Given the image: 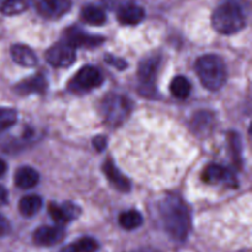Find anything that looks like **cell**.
<instances>
[{"label":"cell","mask_w":252,"mask_h":252,"mask_svg":"<svg viewBox=\"0 0 252 252\" xmlns=\"http://www.w3.org/2000/svg\"><path fill=\"white\" fill-rule=\"evenodd\" d=\"M164 229L172 240L184 243L191 231V213L181 197L170 194L159 207Z\"/></svg>","instance_id":"1"},{"label":"cell","mask_w":252,"mask_h":252,"mask_svg":"<svg viewBox=\"0 0 252 252\" xmlns=\"http://www.w3.org/2000/svg\"><path fill=\"white\" fill-rule=\"evenodd\" d=\"M194 69L204 88L211 91L220 90L228 79V70L223 59L216 54H206L197 59Z\"/></svg>","instance_id":"2"},{"label":"cell","mask_w":252,"mask_h":252,"mask_svg":"<svg viewBox=\"0 0 252 252\" xmlns=\"http://www.w3.org/2000/svg\"><path fill=\"white\" fill-rule=\"evenodd\" d=\"M212 26L221 34L238 33L246 26V14L238 2H223L212 15Z\"/></svg>","instance_id":"3"},{"label":"cell","mask_w":252,"mask_h":252,"mask_svg":"<svg viewBox=\"0 0 252 252\" xmlns=\"http://www.w3.org/2000/svg\"><path fill=\"white\" fill-rule=\"evenodd\" d=\"M129 98L121 95H110L101 103V115L103 121L112 127L122 125L132 112Z\"/></svg>","instance_id":"4"},{"label":"cell","mask_w":252,"mask_h":252,"mask_svg":"<svg viewBox=\"0 0 252 252\" xmlns=\"http://www.w3.org/2000/svg\"><path fill=\"white\" fill-rule=\"evenodd\" d=\"M103 76L97 68L93 65L83 66L69 81V90L76 94L88 93L102 84Z\"/></svg>","instance_id":"5"},{"label":"cell","mask_w":252,"mask_h":252,"mask_svg":"<svg viewBox=\"0 0 252 252\" xmlns=\"http://www.w3.org/2000/svg\"><path fill=\"white\" fill-rule=\"evenodd\" d=\"M160 66V57L153 56L140 62L138 68V78L140 81L143 95L154 94L155 91V79H157L158 70Z\"/></svg>","instance_id":"6"},{"label":"cell","mask_w":252,"mask_h":252,"mask_svg":"<svg viewBox=\"0 0 252 252\" xmlns=\"http://www.w3.org/2000/svg\"><path fill=\"white\" fill-rule=\"evenodd\" d=\"M46 59L54 68H68L76 59L75 48L65 41L58 42L46 52Z\"/></svg>","instance_id":"7"},{"label":"cell","mask_w":252,"mask_h":252,"mask_svg":"<svg viewBox=\"0 0 252 252\" xmlns=\"http://www.w3.org/2000/svg\"><path fill=\"white\" fill-rule=\"evenodd\" d=\"M36 9L46 19H59L71 9V0H36Z\"/></svg>","instance_id":"8"},{"label":"cell","mask_w":252,"mask_h":252,"mask_svg":"<svg viewBox=\"0 0 252 252\" xmlns=\"http://www.w3.org/2000/svg\"><path fill=\"white\" fill-rule=\"evenodd\" d=\"M48 212L54 223L58 225H64V224L74 220L81 213L80 207L71 202H64L62 204L51 203L48 207Z\"/></svg>","instance_id":"9"},{"label":"cell","mask_w":252,"mask_h":252,"mask_svg":"<svg viewBox=\"0 0 252 252\" xmlns=\"http://www.w3.org/2000/svg\"><path fill=\"white\" fill-rule=\"evenodd\" d=\"M105 39L101 36H93V34L85 33L78 27H70L65 32V42L70 44L74 48L78 47H86V48H95L103 43Z\"/></svg>","instance_id":"10"},{"label":"cell","mask_w":252,"mask_h":252,"mask_svg":"<svg viewBox=\"0 0 252 252\" xmlns=\"http://www.w3.org/2000/svg\"><path fill=\"white\" fill-rule=\"evenodd\" d=\"M65 236V231L61 225L41 226L33 233V243L38 246H53L61 243Z\"/></svg>","instance_id":"11"},{"label":"cell","mask_w":252,"mask_h":252,"mask_svg":"<svg viewBox=\"0 0 252 252\" xmlns=\"http://www.w3.org/2000/svg\"><path fill=\"white\" fill-rule=\"evenodd\" d=\"M202 179L207 184H217V182H224L229 186H234L236 184L234 175L225 167H221L219 165H209L203 171Z\"/></svg>","instance_id":"12"},{"label":"cell","mask_w":252,"mask_h":252,"mask_svg":"<svg viewBox=\"0 0 252 252\" xmlns=\"http://www.w3.org/2000/svg\"><path fill=\"white\" fill-rule=\"evenodd\" d=\"M145 11L135 4H126L120 7L117 12L118 21L122 25H128V26H133V25H138L144 20Z\"/></svg>","instance_id":"13"},{"label":"cell","mask_w":252,"mask_h":252,"mask_svg":"<svg viewBox=\"0 0 252 252\" xmlns=\"http://www.w3.org/2000/svg\"><path fill=\"white\" fill-rule=\"evenodd\" d=\"M103 172H105L106 177L108 179V181L113 185V187L118 189L120 192H128L130 189V184L128 181V179L126 176H123L122 172L116 167V165L113 164L111 160L103 164Z\"/></svg>","instance_id":"14"},{"label":"cell","mask_w":252,"mask_h":252,"mask_svg":"<svg viewBox=\"0 0 252 252\" xmlns=\"http://www.w3.org/2000/svg\"><path fill=\"white\" fill-rule=\"evenodd\" d=\"M12 61L21 66L32 68L37 64V57L34 52L25 44H14L11 47Z\"/></svg>","instance_id":"15"},{"label":"cell","mask_w":252,"mask_h":252,"mask_svg":"<svg viewBox=\"0 0 252 252\" xmlns=\"http://www.w3.org/2000/svg\"><path fill=\"white\" fill-rule=\"evenodd\" d=\"M47 89V81L43 76L39 75L32 76L31 79L21 81L15 86V91L20 95H29V94H43Z\"/></svg>","instance_id":"16"},{"label":"cell","mask_w":252,"mask_h":252,"mask_svg":"<svg viewBox=\"0 0 252 252\" xmlns=\"http://www.w3.org/2000/svg\"><path fill=\"white\" fill-rule=\"evenodd\" d=\"M15 185H16L19 189H32V187L36 186L39 181V175L38 172L30 166H24L20 167L16 172H15L14 177Z\"/></svg>","instance_id":"17"},{"label":"cell","mask_w":252,"mask_h":252,"mask_svg":"<svg viewBox=\"0 0 252 252\" xmlns=\"http://www.w3.org/2000/svg\"><path fill=\"white\" fill-rule=\"evenodd\" d=\"M42 198L36 194H31V196H26L21 198L19 203V211L26 218H31V217L36 216L42 208Z\"/></svg>","instance_id":"18"},{"label":"cell","mask_w":252,"mask_h":252,"mask_svg":"<svg viewBox=\"0 0 252 252\" xmlns=\"http://www.w3.org/2000/svg\"><path fill=\"white\" fill-rule=\"evenodd\" d=\"M81 19L89 25L100 26L106 22V14L101 7L96 5H86L81 9Z\"/></svg>","instance_id":"19"},{"label":"cell","mask_w":252,"mask_h":252,"mask_svg":"<svg viewBox=\"0 0 252 252\" xmlns=\"http://www.w3.org/2000/svg\"><path fill=\"white\" fill-rule=\"evenodd\" d=\"M191 83H189V79L186 76L179 75L171 81V85H170V90L171 94L179 100H184L187 98L191 94Z\"/></svg>","instance_id":"20"},{"label":"cell","mask_w":252,"mask_h":252,"mask_svg":"<svg viewBox=\"0 0 252 252\" xmlns=\"http://www.w3.org/2000/svg\"><path fill=\"white\" fill-rule=\"evenodd\" d=\"M118 221L125 230H134L143 224V217L138 211L130 209L121 213Z\"/></svg>","instance_id":"21"},{"label":"cell","mask_w":252,"mask_h":252,"mask_svg":"<svg viewBox=\"0 0 252 252\" xmlns=\"http://www.w3.org/2000/svg\"><path fill=\"white\" fill-rule=\"evenodd\" d=\"M98 250V243L93 238H81L65 246L61 252H96Z\"/></svg>","instance_id":"22"},{"label":"cell","mask_w":252,"mask_h":252,"mask_svg":"<svg viewBox=\"0 0 252 252\" xmlns=\"http://www.w3.org/2000/svg\"><path fill=\"white\" fill-rule=\"evenodd\" d=\"M30 0H0V11L4 15H17L29 7Z\"/></svg>","instance_id":"23"},{"label":"cell","mask_w":252,"mask_h":252,"mask_svg":"<svg viewBox=\"0 0 252 252\" xmlns=\"http://www.w3.org/2000/svg\"><path fill=\"white\" fill-rule=\"evenodd\" d=\"M192 126H193V129L197 133H201V134L203 133L204 134L213 126V115L209 112H206V111L198 112L197 115H194Z\"/></svg>","instance_id":"24"},{"label":"cell","mask_w":252,"mask_h":252,"mask_svg":"<svg viewBox=\"0 0 252 252\" xmlns=\"http://www.w3.org/2000/svg\"><path fill=\"white\" fill-rule=\"evenodd\" d=\"M17 121V112L12 108L0 107V132L11 128Z\"/></svg>","instance_id":"25"},{"label":"cell","mask_w":252,"mask_h":252,"mask_svg":"<svg viewBox=\"0 0 252 252\" xmlns=\"http://www.w3.org/2000/svg\"><path fill=\"white\" fill-rule=\"evenodd\" d=\"M93 144L94 148H95L97 152H102V150H105L106 144H107V139H106V137H103V135H97V137L94 138Z\"/></svg>","instance_id":"26"},{"label":"cell","mask_w":252,"mask_h":252,"mask_svg":"<svg viewBox=\"0 0 252 252\" xmlns=\"http://www.w3.org/2000/svg\"><path fill=\"white\" fill-rule=\"evenodd\" d=\"M10 229H11V226H10L9 220L0 214V238L7 235L10 233Z\"/></svg>","instance_id":"27"},{"label":"cell","mask_w":252,"mask_h":252,"mask_svg":"<svg viewBox=\"0 0 252 252\" xmlns=\"http://www.w3.org/2000/svg\"><path fill=\"white\" fill-rule=\"evenodd\" d=\"M106 61L108 62L110 64H112V65H115L116 68L118 69H125L126 65H127V63H126L125 61H122V59L120 58H115V57H106Z\"/></svg>","instance_id":"28"},{"label":"cell","mask_w":252,"mask_h":252,"mask_svg":"<svg viewBox=\"0 0 252 252\" xmlns=\"http://www.w3.org/2000/svg\"><path fill=\"white\" fill-rule=\"evenodd\" d=\"M7 202H9V194H7L6 189L0 185V207L5 206Z\"/></svg>","instance_id":"29"},{"label":"cell","mask_w":252,"mask_h":252,"mask_svg":"<svg viewBox=\"0 0 252 252\" xmlns=\"http://www.w3.org/2000/svg\"><path fill=\"white\" fill-rule=\"evenodd\" d=\"M6 170H7V165H6V162H5L4 160L0 159V177H1L2 175L5 174V171H6Z\"/></svg>","instance_id":"30"},{"label":"cell","mask_w":252,"mask_h":252,"mask_svg":"<svg viewBox=\"0 0 252 252\" xmlns=\"http://www.w3.org/2000/svg\"><path fill=\"white\" fill-rule=\"evenodd\" d=\"M132 252H160V251L157 250V249H152V248H142V249H137V250Z\"/></svg>","instance_id":"31"}]
</instances>
